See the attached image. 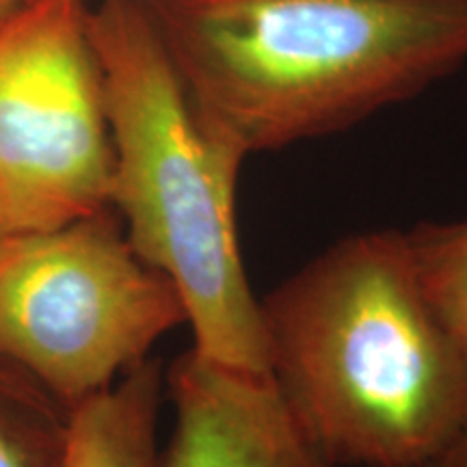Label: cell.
Listing matches in <instances>:
<instances>
[{"mask_svg":"<svg viewBox=\"0 0 467 467\" xmlns=\"http://www.w3.org/2000/svg\"><path fill=\"white\" fill-rule=\"evenodd\" d=\"M258 303L268 377L334 467H424L467 433V350L405 232L342 238Z\"/></svg>","mask_w":467,"mask_h":467,"instance_id":"cell-1","label":"cell"},{"mask_svg":"<svg viewBox=\"0 0 467 467\" xmlns=\"http://www.w3.org/2000/svg\"><path fill=\"white\" fill-rule=\"evenodd\" d=\"M184 323L178 288L132 249L113 208L0 238V355L69 409Z\"/></svg>","mask_w":467,"mask_h":467,"instance_id":"cell-4","label":"cell"},{"mask_svg":"<svg viewBox=\"0 0 467 467\" xmlns=\"http://www.w3.org/2000/svg\"><path fill=\"white\" fill-rule=\"evenodd\" d=\"M113 145L89 3L25 0L0 25V214L48 230L110 208Z\"/></svg>","mask_w":467,"mask_h":467,"instance_id":"cell-5","label":"cell"},{"mask_svg":"<svg viewBox=\"0 0 467 467\" xmlns=\"http://www.w3.org/2000/svg\"><path fill=\"white\" fill-rule=\"evenodd\" d=\"M165 368L148 358L69 411L61 467H162L161 407Z\"/></svg>","mask_w":467,"mask_h":467,"instance_id":"cell-7","label":"cell"},{"mask_svg":"<svg viewBox=\"0 0 467 467\" xmlns=\"http://www.w3.org/2000/svg\"><path fill=\"white\" fill-rule=\"evenodd\" d=\"M7 234H14V232H11V230H9V225H7V223H5L3 214H0V238H3V236H7Z\"/></svg>","mask_w":467,"mask_h":467,"instance_id":"cell-12","label":"cell"},{"mask_svg":"<svg viewBox=\"0 0 467 467\" xmlns=\"http://www.w3.org/2000/svg\"><path fill=\"white\" fill-rule=\"evenodd\" d=\"M405 238L426 296L467 350V219L418 223Z\"/></svg>","mask_w":467,"mask_h":467,"instance_id":"cell-9","label":"cell"},{"mask_svg":"<svg viewBox=\"0 0 467 467\" xmlns=\"http://www.w3.org/2000/svg\"><path fill=\"white\" fill-rule=\"evenodd\" d=\"M69 409L0 355V467H61Z\"/></svg>","mask_w":467,"mask_h":467,"instance_id":"cell-8","label":"cell"},{"mask_svg":"<svg viewBox=\"0 0 467 467\" xmlns=\"http://www.w3.org/2000/svg\"><path fill=\"white\" fill-rule=\"evenodd\" d=\"M22 3H25V0H0V25H3Z\"/></svg>","mask_w":467,"mask_h":467,"instance_id":"cell-11","label":"cell"},{"mask_svg":"<svg viewBox=\"0 0 467 467\" xmlns=\"http://www.w3.org/2000/svg\"><path fill=\"white\" fill-rule=\"evenodd\" d=\"M173 429L162 467H334L268 372L189 348L165 370Z\"/></svg>","mask_w":467,"mask_h":467,"instance_id":"cell-6","label":"cell"},{"mask_svg":"<svg viewBox=\"0 0 467 467\" xmlns=\"http://www.w3.org/2000/svg\"><path fill=\"white\" fill-rule=\"evenodd\" d=\"M202 124L244 156L353 128L467 61V0H145Z\"/></svg>","mask_w":467,"mask_h":467,"instance_id":"cell-2","label":"cell"},{"mask_svg":"<svg viewBox=\"0 0 467 467\" xmlns=\"http://www.w3.org/2000/svg\"><path fill=\"white\" fill-rule=\"evenodd\" d=\"M424 467H467V433L461 435L451 448L437 454Z\"/></svg>","mask_w":467,"mask_h":467,"instance_id":"cell-10","label":"cell"},{"mask_svg":"<svg viewBox=\"0 0 467 467\" xmlns=\"http://www.w3.org/2000/svg\"><path fill=\"white\" fill-rule=\"evenodd\" d=\"M83 3H91V0H83Z\"/></svg>","mask_w":467,"mask_h":467,"instance_id":"cell-13","label":"cell"},{"mask_svg":"<svg viewBox=\"0 0 467 467\" xmlns=\"http://www.w3.org/2000/svg\"><path fill=\"white\" fill-rule=\"evenodd\" d=\"M89 33L113 145L110 208L132 249L178 288L192 348L268 372L236 227L247 156L202 124L145 0L89 3Z\"/></svg>","mask_w":467,"mask_h":467,"instance_id":"cell-3","label":"cell"}]
</instances>
